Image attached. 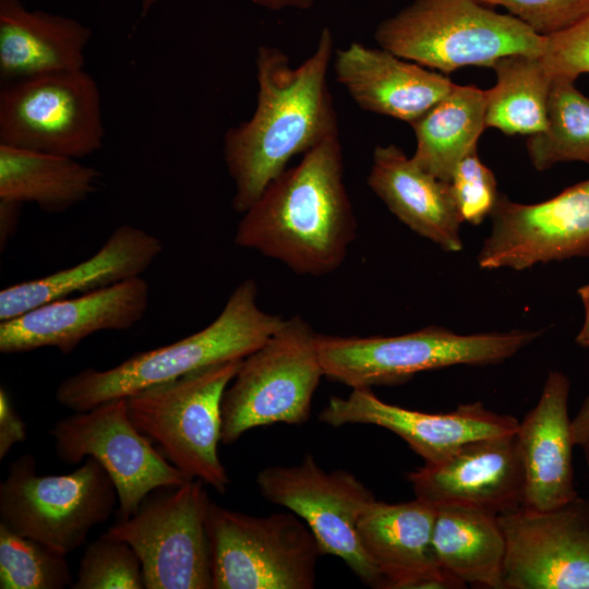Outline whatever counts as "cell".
<instances>
[{"label":"cell","instance_id":"6da1fadb","mask_svg":"<svg viewBox=\"0 0 589 589\" xmlns=\"http://www.w3.org/2000/svg\"><path fill=\"white\" fill-rule=\"evenodd\" d=\"M332 31H321L314 51L299 65L278 47L256 50V107L224 135V159L235 183L232 208L243 214L289 160L339 133L327 84Z\"/></svg>","mask_w":589,"mask_h":589},{"label":"cell","instance_id":"7a4b0ae2","mask_svg":"<svg viewBox=\"0 0 589 589\" xmlns=\"http://www.w3.org/2000/svg\"><path fill=\"white\" fill-rule=\"evenodd\" d=\"M242 215L235 235L238 247L279 261L299 275L336 271L357 235L339 133L286 168Z\"/></svg>","mask_w":589,"mask_h":589},{"label":"cell","instance_id":"3957f363","mask_svg":"<svg viewBox=\"0 0 589 589\" xmlns=\"http://www.w3.org/2000/svg\"><path fill=\"white\" fill-rule=\"evenodd\" d=\"M256 297L255 281L244 279L230 293L219 315L200 332L135 353L108 370L84 369L58 385L57 402L73 411H86L203 368L244 359L285 321L262 310Z\"/></svg>","mask_w":589,"mask_h":589},{"label":"cell","instance_id":"277c9868","mask_svg":"<svg viewBox=\"0 0 589 589\" xmlns=\"http://www.w3.org/2000/svg\"><path fill=\"white\" fill-rule=\"evenodd\" d=\"M374 38L394 55L448 74L489 67L512 53L541 56L544 36L478 0H413L376 26Z\"/></svg>","mask_w":589,"mask_h":589},{"label":"cell","instance_id":"5b68a950","mask_svg":"<svg viewBox=\"0 0 589 589\" xmlns=\"http://www.w3.org/2000/svg\"><path fill=\"white\" fill-rule=\"evenodd\" d=\"M541 336L537 329L460 335L429 326L398 336L317 335L324 376L351 388L407 382L414 374L454 365L498 364Z\"/></svg>","mask_w":589,"mask_h":589},{"label":"cell","instance_id":"8992f818","mask_svg":"<svg viewBox=\"0 0 589 589\" xmlns=\"http://www.w3.org/2000/svg\"><path fill=\"white\" fill-rule=\"evenodd\" d=\"M242 360L203 368L125 397L132 422L164 457L188 479H200L221 494L230 483L218 457L221 399Z\"/></svg>","mask_w":589,"mask_h":589},{"label":"cell","instance_id":"52a82bcc","mask_svg":"<svg viewBox=\"0 0 589 589\" xmlns=\"http://www.w3.org/2000/svg\"><path fill=\"white\" fill-rule=\"evenodd\" d=\"M317 335L302 317L292 316L242 360L223 395L220 443L230 445L257 426L309 420L324 376Z\"/></svg>","mask_w":589,"mask_h":589},{"label":"cell","instance_id":"ba28073f","mask_svg":"<svg viewBox=\"0 0 589 589\" xmlns=\"http://www.w3.org/2000/svg\"><path fill=\"white\" fill-rule=\"evenodd\" d=\"M117 503L113 481L95 458L68 474L38 476L35 457L23 454L0 484V524L68 555Z\"/></svg>","mask_w":589,"mask_h":589},{"label":"cell","instance_id":"9c48e42d","mask_svg":"<svg viewBox=\"0 0 589 589\" xmlns=\"http://www.w3.org/2000/svg\"><path fill=\"white\" fill-rule=\"evenodd\" d=\"M206 528L213 589H312L322 555L294 513L257 517L211 502Z\"/></svg>","mask_w":589,"mask_h":589},{"label":"cell","instance_id":"30bf717a","mask_svg":"<svg viewBox=\"0 0 589 589\" xmlns=\"http://www.w3.org/2000/svg\"><path fill=\"white\" fill-rule=\"evenodd\" d=\"M205 483L191 479L152 491L137 510L104 533L137 553L145 589H213Z\"/></svg>","mask_w":589,"mask_h":589},{"label":"cell","instance_id":"8fae6325","mask_svg":"<svg viewBox=\"0 0 589 589\" xmlns=\"http://www.w3.org/2000/svg\"><path fill=\"white\" fill-rule=\"evenodd\" d=\"M105 128L99 88L84 69L4 84L0 144L82 158L98 151Z\"/></svg>","mask_w":589,"mask_h":589},{"label":"cell","instance_id":"7c38bea8","mask_svg":"<svg viewBox=\"0 0 589 589\" xmlns=\"http://www.w3.org/2000/svg\"><path fill=\"white\" fill-rule=\"evenodd\" d=\"M256 484L265 500L288 508L308 525L322 554L342 560L364 585L385 589L357 531L361 513L375 497L354 474L325 471L308 454L298 465L261 470Z\"/></svg>","mask_w":589,"mask_h":589},{"label":"cell","instance_id":"4fadbf2b","mask_svg":"<svg viewBox=\"0 0 589 589\" xmlns=\"http://www.w3.org/2000/svg\"><path fill=\"white\" fill-rule=\"evenodd\" d=\"M50 435L56 455L63 464L76 465L93 457L104 467L117 490V519L133 515L152 491L191 480L137 430L125 398L74 411L58 420Z\"/></svg>","mask_w":589,"mask_h":589},{"label":"cell","instance_id":"5bb4252c","mask_svg":"<svg viewBox=\"0 0 589 589\" xmlns=\"http://www.w3.org/2000/svg\"><path fill=\"white\" fill-rule=\"evenodd\" d=\"M506 554L503 589H589V502L498 515Z\"/></svg>","mask_w":589,"mask_h":589},{"label":"cell","instance_id":"9a60e30c","mask_svg":"<svg viewBox=\"0 0 589 589\" xmlns=\"http://www.w3.org/2000/svg\"><path fill=\"white\" fill-rule=\"evenodd\" d=\"M490 216L492 230L478 255L481 268L522 271L589 256V179L537 204L500 194Z\"/></svg>","mask_w":589,"mask_h":589},{"label":"cell","instance_id":"2e32d148","mask_svg":"<svg viewBox=\"0 0 589 589\" xmlns=\"http://www.w3.org/2000/svg\"><path fill=\"white\" fill-rule=\"evenodd\" d=\"M318 420L336 428L361 423L389 430L430 465L471 441L516 433L519 425L516 418L489 410L481 401L459 405L446 413H426L387 404L370 388L330 397Z\"/></svg>","mask_w":589,"mask_h":589},{"label":"cell","instance_id":"e0dca14e","mask_svg":"<svg viewBox=\"0 0 589 589\" xmlns=\"http://www.w3.org/2000/svg\"><path fill=\"white\" fill-rule=\"evenodd\" d=\"M148 297V284L139 276L48 302L0 322V351L8 354L52 347L69 354L92 334L134 326L146 313Z\"/></svg>","mask_w":589,"mask_h":589},{"label":"cell","instance_id":"ac0fdd59","mask_svg":"<svg viewBox=\"0 0 589 589\" xmlns=\"http://www.w3.org/2000/svg\"><path fill=\"white\" fill-rule=\"evenodd\" d=\"M416 497L503 515L522 506L525 478L516 433L471 441L445 460L407 473Z\"/></svg>","mask_w":589,"mask_h":589},{"label":"cell","instance_id":"d6986e66","mask_svg":"<svg viewBox=\"0 0 589 589\" xmlns=\"http://www.w3.org/2000/svg\"><path fill=\"white\" fill-rule=\"evenodd\" d=\"M436 507L416 497L407 503L373 501L361 513L360 544L378 569L385 589H459L466 585L444 570L433 548Z\"/></svg>","mask_w":589,"mask_h":589},{"label":"cell","instance_id":"ffe728a7","mask_svg":"<svg viewBox=\"0 0 589 589\" xmlns=\"http://www.w3.org/2000/svg\"><path fill=\"white\" fill-rule=\"evenodd\" d=\"M333 67L336 81L362 110L409 124L455 84L446 74L357 41L336 49Z\"/></svg>","mask_w":589,"mask_h":589},{"label":"cell","instance_id":"44dd1931","mask_svg":"<svg viewBox=\"0 0 589 589\" xmlns=\"http://www.w3.org/2000/svg\"><path fill=\"white\" fill-rule=\"evenodd\" d=\"M570 383L560 371L548 374L537 405L516 432L524 469L522 506L550 510L578 496L574 482Z\"/></svg>","mask_w":589,"mask_h":589},{"label":"cell","instance_id":"7402d4cb","mask_svg":"<svg viewBox=\"0 0 589 589\" xmlns=\"http://www.w3.org/2000/svg\"><path fill=\"white\" fill-rule=\"evenodd\" d=\"M163 251L161 241L132 225L117 227L89 259L0 292V322L48 302L100 290L141 276Z\"/></svg>","mask_w":589,"mask_h":589},{"label":"cell","instance_id":"603a6c76","mask_svg":"<svg viewBox=\"0 0 589 589\" xmlns=\"http://www.w3.org/2000/svg\"><path fill=\"white\" fill-rule=\"evenodd\" d=\"M368 185L407 227L443 250H462V219L450 184L419 167L395 144L377 145Z\"/></svg>","mask_w":589,"mask_h":589},{"label":"cell","instance_id":"cb8c5ba5","mask_svg":"<svg viewBox=\"0 0 589 589\" xmlns=\"http://www.w3.org/2000/svg\"><path fill=\"white\" fill-rule=\"evenodd\" d=\"M91 37L92 29L72 17L0 0L1 81L82 70Z\"/></svg>","mask_w":589,"mask_h":589},{"label":"cell","instance_id":"d4e9b609","mask_svg":"<svg viewBox=\"0 0 589 589\" xmlns=\"http://www.w3.org/2000/svg\"><path fill=\"white\" fill-rule=\"evenodd\" d=\"M435 507L433 548L438 565L466 586L503 589L506 542L498 516L458 503Z\"/></svg>","mask_w":589,"mask_h":589},{"label":"cell","instance_id":"484cf974","mask_svg":"<svg viewBox=\"0 0 589 589\" xmlns=\"http://www.w3.org/2000/svg\"><path fill=\"white\" fill-rule=\"evenodd\" d=\"M99 178L76 158L0 144V200L62 213L93 194Z\"/></svg>","mask_w":589,"mask_h":589},{"label":"cell","instance_id":"4316f807","mask_svg":"<svg viewBox=\"0 0 589 589\" xmlns=\"http://www.w3.org/2000/svg\"><path fill=\"white\" fill-rule=\"evenodd\" d=\"M416 136L411 158L442 181H450L459 160L476 145L486 128L485 91L454 84L452 89L410 124Z\"/></svg>","mask_w":589,"mask_h":589},{"label":"cell","instance_id":"83f0119b","mask_svg":"<svg viewBox=\"0 0 589 589\" xmlns=\"http://www.w3.org/2000/svg\"><path fill=\"white\" fill-rule=\"evenodd\" d=\"M495 84L485 91V124L507 135H531L546 127L552 77L539 56L512 53L491 67Z\"/></svg>","mask_w":589,"mask_h":589},{"label":"cell","instance_id":"f1b7e54d","mask_svg":"<svg viewBox=\"0 0 589 589\" xmlns=\"http://www.w3.org/2000/svg\"><path fill=\"white\" fill-rule=\"evenodd\" d=\"M527 153L539 171L558 163L589 164V98L575 86V80L553 77L546 127L528 136Z\"/></svg>","mask_w":589,"mask_h":589},{"label":"cell","instance_id":"f546056e","mask_svg":"<svg viewBox=\"0 0 589 589\" xmlns=\"http://www.w3.org/2000/svg\"><path fill=\"white\" fill-rule=\"evenodd\" d=\"M72 584L67 554L0 524L1 589H63Z\"/></svg>","mask_w":589,"mask_h":589},{"label":"cell","instance_id":"4dcf8cb0","mask_svg":"<svg viewBox=\"0 0 589 589\" xmlns=\"http://www.w3.org/2000/svg\"><path fill=\"white\" fill-rule=\"evenodd\" d=\"M72 589H145L141 560L125 541L101 534L87 544Z\"/></svg>","mask_w":589,"mask_h":589},{"label":"cell","instance_id":"1f68e13d","mask_svg":"<svg viewBox=\"0 0 589 589\" xmlns=\"http://www.w3.org/2000/svg\"><path fill=\"white\" fill-rule=\"evenodd\" d=\"M450 189L462 221L480 225L491 215L498 197L494 173L478 155L473 146L456 165Z\"/></svg>","mask_w":589,"mask_h":589},{"label":"cell","instance_id":"d6a6232c","mask_svg":"<svg viewBox=\"0 0 589 589\" xmlns=\"http://www.w3.org/2000/svg\"><path fill=\"white\" fill-rule=\"evenodd\" d=\"M501 5L537 34L550 36L569 28L589 14V0H478Z\"/></svg>","mask_w":589,"mask_h":589},{"label":"cell","instance_id":"836d02e7","mask_svg":"<svg viewBox=\"0 0 589 589\" xmlns=\"http://www.w3.org/2000/svg\"><path fill=\"white\" fill-rule=\"evenodd\" d=\"M539 58L552 79L576 81L580 74L589 73V14L565 31L544 36Z\"/></svg>","mask_w":589,"mask_h":589},{"label":"cell","instance_id":"e575fe53","mask_svg":"<svg viewBox=\"0 0 589 589\" xmlns=\"http://www.w3.org/2000/svg\"><path fill=\"white\" fill-rule=\"evenodd\" d=\"M26 425L14 409L7 390L0 389V459L17 443L25 441Z\"/></svg>","mask_w":589,"mask_h":589},{"label":"cell","instance_id":"d590c367","mask_svg":"<svg viewBox=\"0 0 589 589\" xmlns=\"http://www.w3.org/2000/svg\"><path fill=\"white\" fill-rule=\"evenodd\" d=\"M572 437L589 467V389L577 414L572 419Z\"/></svg>","mask_w":589,"mask_h":589},{"label":"cell","instance_id":"8d00e7d4","mask_svg":"<svg viewBox=\"0 0 589 589\" xmlns=\"http://www.w3.org/2000/svg\"><path fill=\"white\" fill-rule=\"evenodd\" d=\"M22 203L9 200H0V244L1 250L14 233L22 208Z\"/></svg>","mask_w":589,"mask_h":589},{"label":"cell","instance_id":"74e56055","mask_svg":"<svg viewBox=\"0 0 589 589\" xmlns=\"http://www.w3.org/2000/svg\"><path fill=\"white\" fill-rule=\"evenodd\" d=\"M257 7L277 12L284 9L308 10L315 0H250Z\"/></svg>","mask_w":589,"mask_h":589},{"label":"cell","instance_id":"f35d334b","mask_svg":"<svg viewBox=\"0 0 589 589\" xmlns=\"http://www.w3.org/2000/svg\"><path fill=\"white\" fill-rule=\"evenodd\" d=\"M578 296L582 302L585 316L582 326L576 336V342L581 347H589V284L578 289Z\"/></svg>","mask_w":589,"mask_h":589},{"label":"cell","instance_id":"ab89813d","mask_svg":"<svg viewBox=\"0 0 589 589\" xmlns=\"http://www.w3.org/2000/svg\"><path fill=\"white\" fill-rule=\"evenodd\" d=\"M157 0H142V15H146L149 9L156 3Z\"/></svg>","mask_w":589,"mask_h":589}]
</instances>
